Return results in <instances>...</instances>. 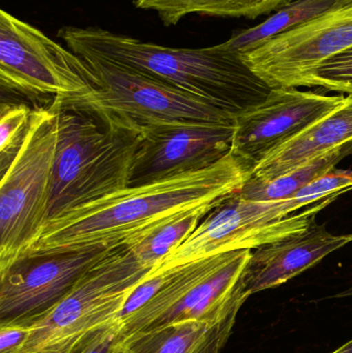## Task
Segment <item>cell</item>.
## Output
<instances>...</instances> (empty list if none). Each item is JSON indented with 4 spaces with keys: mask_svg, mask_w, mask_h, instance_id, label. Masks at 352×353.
Wrapping results in <instances>:
<instances>
[{
    "mask_svg": "<svg viewBox=\"0 0 352 353\" xmlns=\"http://www.w3.org/2000/svg\"><path fill=\"white\" fill-rule=\"evenodd\" d=\"M253 170L231 151L207 169L107 193L48 219L26 257L132 246L186 212L216 207Z\"/></svg>",
    "mask_w": 352,
    "mask_h": 353,
    "instance_id": "6da1fadb",
    "label": "cell"
},
{
    "mask_svg": "<svg viewBox=\"0 0 352 353\" xmlns=\"http://www.w3.org/2000/svg\"><path fill=\"white\" fill-rule=\"evenodd\" d=\"M57 35L81 57L101 58L123 66L207 99L236 118L260 105L273 89L242 55L223 43L176 49L96 26H63Z\"/></svg>",
    "mask_w": 352,
    "mask_h": 353,
    "instance_id": "7a4b0ae2",
    "label": "cell"
},
{
    "mask_svg": "<svg viewBox=\"0 0 352 353\" xmlns=\"http://www.w3.org/2000/svg\"><path fill=\"white\" fill-rule=\"evenodd\" d=\"M339 183L324 175L289 199L247 201L237 192L211 210L163 268H175L229 251L260 248L306 232L318 212L338 197Z\"/></svg>",
    "mask_w": 352,
    "mask_h": 353,
    "instance_id": "3957f363",
    "label": "cell"
},
{
    "mask_svg": "<svg viewBox=\"0 0 352 353\" xmlns=\"http://www.w3.org/2000/svg\"><path fill=\"white\" fill-rule=\"evenodd\" d=\"M81 58L94 76V88L57 97L51 103L55 109L85 112L110 130L134 134L169 124L235 125V116L207 99L101 58Z\"/></svg>",
    "mask_w": 352,
    "mask_h": 353,
    "instance_id": "277c9868",
    "label": "cell"
},
{
    "mask_svg": "<svg viewBox=\"0 0 352 353\" xmlns=\"http://www.w3.org/2000/svg\"><path fill=\"white\" fill-rule=\"evenodd\" d=\"M153 268L130 247L113 249L39 321L16 353H80L103 327L120 319L128 299Z\"/></svg>",
    "mask_w": 352,
    "mask_h": 353,
    "instance_id": "5b68a950",
    "label": "cell"
},
{
    "mask_svg": "<svg viewBox=\"0 0 352 353\" xmlns=\"http://www.w3.org/2000/svg\"><path fill=\"white\" fill-rule=\"evenodd\" d=\"M56 110L57 153L48 219L127 187L142 139L110 130L85 112Z\"/></svg>",
    "mask_w": 352,
    "mask_h": 353,
    "instance_id": "8992f818",
    "label": "cell"
},
{
    "mask_svg": "<svg viewBox=\"0 0 352 353\" xmlns=\"http://www.w3.org/2000/svg\"><path fill=\"white\" fill-rule=\"evenodd\" d=\"M58 113L32 110L18 154L1 173L0 275L28 255L48 219L58 143Z\"/></svg>",
    "mask_w": 352,
    "mask_h": 353,
    "instance_id": "52a82bcc",
    "label": "cell"
},
{
    "mask_svg": "<svg viewBox=\"0 0 352 353\" xmlns=\"http://www.w3.org/2000/svg\"><path fill=\"white\" fill-rule=\"evenodd\" d=\"M0 84L2 91L54 101L89 92L94 76L80 56L1 10Z\"/></svg>",
    "mask_w": 352,
    "mask_h": 353,
    "instance_id": "ba28073f",
    "label": "cell"
},
{
    "mask_svg": "<svg viewBox=\"0 0 352 353\" xmlns=\"http://www.w3.org/2000/svg\"><path fill=\"white\" fill-rule=\"evenodd\" d=\"M352 47V4L322 14L242 55L272 88H297L312 70Z\"/></svg>",
    "mask_w": 352,
    "mask_h": 353,
    "instance_id": "9c48e42d",
    "label": "cell"
},
{
    "mask_svg": "<svg viewBox=\"0 0 352 353\" xmlns=\"http://www.w3.org/2000/svg\"><path fill=\"white\" fill-rule=\"evenodd\" d=\"M115 248L25 257L0 275V323L31 325Z\"/></svg>",
    "mask_w": 352,
    "mask_h": 353,
    "instance_id": "30bf717a",
    "label": "cell"
},
{
    "mask_svg": "<svg viewBox=\"0 0 352 353\" xmlns=\"http://www.w3.org/2000/svg\"><path fill=\"white\" fill-rule=\"evenodd\" d=\"M234 134L235 125L200 122L147 130L134 154L128 186L207 169L231 152Z\"/></svg>",
    "mask_w": 352,
    "mask_h": 353,
    "instance_id": "8fae6325",
    "label": "cell"
},
{
    "mask_svg": "<svg viewBox=\"0 0 352 353\" xmlns=\"http://www.w3.org/2000/svg\"><path fill=\"white\" fill-rule=\"evenodd\" d=\"M345 97L273 88L260 105L236 118L231 152L256 168L279 147L338 108Z\"/></svg>",
    "mask_w": 352,
    "mask_h": 353,
    "instance_id": "7c38bea8",
    "label": "cell"
},
{
    "mask_svg": "<svg viewBox=\"0 0 352 353\" xmlns=\"http://www.w3.org/2000/svg\"><path fill=\"white\" fill-rule=\"evenodd\" d=\"M352 242V234H331L314 222L306 232L252 250L244 272L250 296L278 288Z\"/></svg>",
    "mask_w": 352,
    "mask_h": 353,
    "instance_id": "4fadbf2b",
    "label": "cell"
},
{
    "mask_svg": "<svg viewBox=\"0 0 352 353\" xmlns=\"http://www.w3.org/2000/svg\"><path fill=\"white\" fill-rule=\"evenodd\" d=\"M352 143V95L256 165L252 176L270 180Z\"/></svg>",
    "mask_w": 352,
    "mask_h": 353,
    "instance_id": "5bb4252c",
    "label": "cell"
},
{
    "mask_svg": "<svg viewBox=\"0 0 352 353\" xmlns=\"http://www.w3.org/2000/svg\"><path fill=\"white\" fill-rule=\"evenodd\" d=\"M351 4L352 0H291L264 22L251 28L237 31L229 41L222 43L231 51L244 55L276 35Z\"/></svg>",
    "mask_w": 352,
    "mask_h": 353,
    "instance_id": "9a60e30c",
    "label": "cell"
},
{
    "mask_svg": "<svg viewBox=\"0 0 352 353\" xmlns=\"http://www.w3.org/2000/svg\"><path fill=\"white\" fill-rule=\"evenodd\" d=\"M291 0H134L136 8L153 10L165 26L177 25L188 14L256 19Z\"/></svg>",
    "mask_w": 352,
    "mask_h": 353,
    "instance_id": "2e32d148",
    "label": "cell"
},
{
    "mask_svg": "<svg viewBox=\"0 0 352 353\" xmlns=\"http://www.w3.org/2000/svg\"><path fill=\"white\" fill-rule=\"evenodd\" d=\"M229 337L206 323L187 321L142 336L125 348L134 353H220Z\"/></svg>",
    "mask_w": 352,
    "mask_h": 353,
    "instance_id": "e0dca14e",
    "label": "cell"
},
{
    "mask_svg": "<svg viewBox=\"0 0 352 353\" xmlns=\"http://www.w3.org/2000/svg\"><path fill=\"white\" fill-rule=\"evenodd\" d=\"M352 153V143L316 157L313 161L270 180L250 176L237 194L247 201H278L289 199L298 191L332 171Z\"/></svg>",
    "mask_w": 352,
    "mask_h": 353,
    "instance_id": "ac0fdd59",
    "label": "cell"
},
{
    "mask_svg": "<svg viewBox=\"0 0 352 353\" xmlns=\"http://www.w3.org/2000/svg\"><path fill=\"white\" fill-rule=\"evenodd\" d=\"M214 208H198L182 214L130 246V250L143 265L154 269L187 240L205 216Z\"/></svg>",
    "mask_w": 352,
    "mask_h": 353,
    "instance_id": "d6986e66",
    "label": "cell"
},
{
    "mask_svg": "<svg viewBox=\"0 0 352 353\" xmlns=\"http://www.w3.org/2000/svg\"><path fill=\"white\" fill-rule=\"evenodd\" d=\"M32 110L25 103H2L0 108V171L3 173L20 151Z\"/></svg>",
    "mask_w": 352,
    "mask_h": 353,
    "instance_id": "ffe728a7",
    "label": "cell"
},
{
    "mask_svg": "<svg viewBox=\"0 0 352 353\" xmlns=\"http://www.w3.org/2000/svg\"><path fill=\"white\" fill-rule=\"evenodd\" d=\"M301 86L352 95V47L316 66L301 81Z\"/></svg>",
    "mask_w": 352,
    "mask_h": 353,
    "instance_id": "44dd1931",
    "label": "cell"
},
{
    "mask_svg": "<svg viewBox=\"0 0 352 353\" xmlns=\"http://www.w3.org/2000/svg\"><path fill=\"white\" fill-rule=\"evenodd\" d=\"M122 325L120 319L101 329L80 353H118L117 342Z\"/></svg>",
    "mask_w": 352,
    "mask_h": 353,
    "instance_id": "7402d4cb",
    "label": "cell"
},
{
    "mask_svg": "<svg viewBox=\"0 0 352 353\" xmlns=\"http://www.w3.org/2000/svg\"><path fill=\"white\" fill-rule=\"evenodd\" d=\"M29 333L24 323H0V353H16L24 343Z\"/></svg>",
    "mask_w": 352,
    "mask_h": 353,
    "instance_id": "603a6c76",
    "label": "cell"
},
{
    "mask_svg": "<svg viewBox=\"0 0 352 353\" xmlns=\"http://www.w3.org/2000/svg\"><path fill=\"white\" fill-rule=\"evenodd\" d=\"M331 353H352V340Z\"/></svg>",
    "mask_w": 352,
    "mask_h": 353,
    "instance_id": "cb8c5ba5",
    "label": "cell"
},
{
    "mask_svg": "<svg viewBox=\"0 0 352 353\" xmlns=\"http://www.w3.org/2000/svg\"><path fill=\"white\" fill-rule=\"evenodd\" d=\"M347 296H352V285L344 292L337 294L336 298H347Z\"/></svg>",
    "mask_w": 352,
    "mask_h": 353,
    "instance_id": "d4e9b609",
    "label": "cell"
},
{
    "mask_svg": "<svg viewBox=\"0 0 352 353\" xmlns=\"http://www.w3.org/2000/svg\"><path fill=\"white\" fill-rule=\"evenodd\" d=\"M118 353H134L132 348H124V350H118Z\"/></svg>",
    "mask_w": 352,
    "mask_h": 353,
    "instance_id": "484cf974",
    "label": "cell"
}]
</instances>
